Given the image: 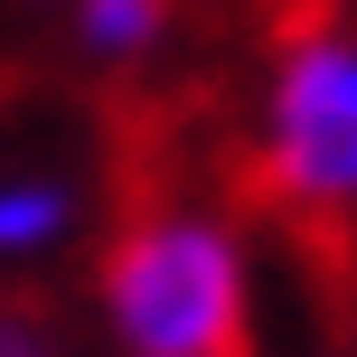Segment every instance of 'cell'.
<instances>
[{
	"instance_id": "1",
	"label": "cell",
	"mask_w": 357,
	"mask_h": 357,
	"mask_svg": "<svg viewBox=\"0 0 357 357\" xmlns=\"http://www.w3.org/2000/svg\"><path fill=\"white\" fill-rule=\"evenodd\" d=\"M104 310L132 357H245V245L197 207H151L104 254Z\"/></svg>"
},
{
	"instance_id": "2",
	"label": "cell",
	"mask_w": 357,
	"mask_h": 357,
	"mask_svg": "<svg viewBox=\"0 0 357 357\" xmlns=\"http://www.w3.org/2000/svg\"><path fill=\"white\" fill-rule=\"evenodd\" d=\"M264 169L291 207H357V38L301 29L273 66Z\"/></svg>"
},
{
	"instance_id": "3",
	"label": "cell",
	"mask_w": 357,
	"mask_h": 357,
	"mask_svg": "<svg viewBox=\"0 0 357 357\" xmlns=\"http://www.w3.org/2000/svg\"><path fill=\"white\" fill-rule=\"evenodd\" d=\"M66 235V188H47V178H10L0 188V254H38Z\"/></svg>"
},
{
	"instance_id": "4",
	"label": "cell",
	"mask_w": 357,
	"mask_h": 357,
	"mask_svg": "<svg viewBox=\"0 0 357 357\" xmlns=\"http://www.w3.org/2000/svg\"><path fill=\"white\" fill-rule=\"evenodd\" d=\"M160 0H75V29H85L94 56H142L151 38H160Z\"/></svg>"
},
{
	"instance_id": "5",
	"label": "cell",
	"mask_w": 357,
	"mask_h": 357,
	"mask_svg": "<svg viewBox=\"0 0 357 357\" xmlns=\"http://www.w3.org/2000/svg\"><path fill=\"white\" fill-rule=\"evenodd\" d=\"M0 357H66V348L38 339V329H19V320H0Z\"/></svg>"
}]
</instances>
